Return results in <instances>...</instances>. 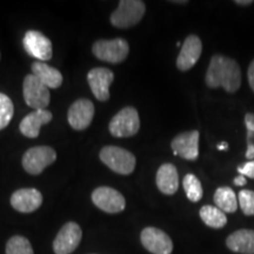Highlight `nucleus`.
<instances>
[{
  "mask_svg": "<svg viewBox=\"0 0 254 254\" xmlns=\"http://www.w3.org/2000/svg\"><path fill=\"white\" fill-rule=\"evenodd\" d=\"M23 43L27 55L38 59L39 62L45 63L52 58V43L41 32L27 31L25 33Z\"/></svg>",
  "mask_w": 254,
  "mask_h": 254,
  "instance_id": "obj_10",
  "label": "nucleus"
},
{
  "mask_svg": "<svg viewBox=\"0 0 254 254\" xmlns=\"http://www.w3.org/2000/svg\"><path fill=\"white\" fill-rule=\"evenodd\" d=\"M13 113L14 106L12 100L0 92V131L8 126L9 122L13 118Z\"/></svg>",
  "mask_w": 254,
  "mask_h": 254,
  "instance_id": "obj_25",
  "label": "nucleus"
},
{
  "mask_svg": "<svg viewBox=\"0 0 254 254\" xmlns=\"http://www.w3.org/2000/svg\"><path fill=\"white\" fill-rule=\"evenodd\" d=\"M94 117V105L90 99L81 98L69 106L67 120L69 126L75 131H84L91 125Z\"/></svg>",
  "mask_w": 254,
  "mask_h": 254,
  "instance_id": "obj_12",
  "label": "nucleus"
},
{
  "mask_svg": "<svg viewBox=\"0 0 254 254\" xmlns=\"http://www.w3.org/2000/svg\"><path fill=\"white\" fill-rule=\"evenodd\" d=\"M99 158L110 170L122 176H128L135 170L134 154L119 146H105L101 148Z\"/></svg>",
  "mask_w": 254,
  "mask_h": 254,
  "instance_id": "obj_2",
  "label": "nucleus"
},
{
  "mask_svg": "<svg viewBox=\"0 0 254 254\" xmlns=\"http://www.w3.org/2000/svg\"><path fill=\"white\" fill-rule=\"evenodd\" d=\"M92 52L97 59L109 64H120L128 57L129 45L123 38L97 40L92 46Z\"/></svg>",
  "mask_w": 254,
  "mask_h": 254,
  "instance_id": "obj_4",
  "label": "nucleus"
},
{
  "mask_svg": "<svg viewBox=\"0 0 254 254\" xmlns=\"http://www.w3.org/2000/svg\"><path fill=\"white\" fill-rule=\"evenodd\" d=\"M241 211L245 215H254V190H243L238 195Z\"/></svg>",
  "mask_w": 254,
  "mask_h": 254,
  "instance_id": "obj_26",
  "label": "nucleus"
},
{
  "mask_svg": "<svg viewBox=\"0 0 254 254\" xmlns=\"http://www.w3.org/2000/svg\"><path fill=\"white\" fill-rule=\"evenodd\" d=\"M0 58H1V55H0Z\"/></svg>",
  "mask_w": 254,
  "mask_h": 254,
  "instance_id": "obj_34",
  "label": "nucleus"
},
{
  "mask_svg": "<svg viewBox=\"0 0 254 254\" xmlns=\"http://www.w3.org/2000/svg\"><path fill=\"white\" fill-rule=\"evenodd\" d=\"M247 78H249V84L252 91L254 92V59L253 62L250 64L249 71H247Z\"/></svg>",
  "mask_w": 254,
  "mask_h": 254,
  "instance_id": "obj_29",
  "label": "nucleus"
},
{
  "mask_svg": "<svg viewBox=\"0 0 254 254\" xmlns=\"http://www.w3.org/2000/svg\"><path fill=\"white\" fill-rule=\"evenodd\" d=\"M145 12L146 5L141 0H122L111 14L110 21L117 28H129L140 23Z\"/></svg>",
  "mask_w": 254,
  "mask_h": 254,
  "instance_id": "obj_3",
  "label": "nucleus"
},
{
  "mask_svg": "<svg viewBox=\"0 0 254 254\" xmlns=\"http://www.w3.org/2000/svg\"><path fill=\"white\" fill-rule=\"evenodd\" d=\"M200 218L204 221L205 225H207L208 227L215 228H222L226 226L227 224V217L225 214V212H222L221 209H219L217 206L212 205H205L200 208Z\"/></svg>",
  "mask_w": 254,
  "mask_h": 254,
  "instance_id": "obj_22",
  "label": "nucleus"
},
{
  "mask_svg": "<svg viewBox=\"0 0 254 254\" xmlns=\"http://www.w3.org/2000/svg\"><path fill=\"white\" fill-rule=\"evenodd\" d=\"M218 150L224 151V150H228V144L227 142H221V144L218 145Z\"/></svg>",
  "mask_w": 254,
  "mask_h": 254,
  "instance_id": "obj_32",
  "label": "nucleus"
},
{
  "mask_svg": "<svg viewBox=\"0 0 254 254\" xmlns=\"http://www.w3.org/2000/svg\"><path fill=\"white\" fill-rule=\"evenodd\" d=\"M214 202L219 209L225 213H234L237 212L239 201H238L236 193L231 187L222 186L219 187L214 193Z\"/></svg>",
  "mask_w": 254,
  "mask_h": 254,
  "instance_id": "obj_21",
  "label": "nucleus"
},
{
  "mask_svg": "<svg viewBox=\"0 0 254 254\" xmlns=\"http://www.w3.org/2000/svg\"><path fill=\"white\" fill-rule=\"evenodd\" d=\"M43 204V194L37 189H20L12 193L11 205L20 213H32Z\"/></svg>",
  "mask_w": 254,
  "mask_h": 254,
  "instance_id": "obj_16",
  "label": "nucleus"
},
{
  "mask_svg": "<svg viewBox=\"0 0 254 254\" xmlns=\"http://www.w3.org/2000/svg\"><path fill=\"white\" fill-rule=\"evenodd\" d=\"M114 80V73L106 67H94L87 73V82L95 99L107 101L110 99V86Z\"/></svg>",
  "mask_w": 254,
  "mask_h": 254,
  "instance_id": "obj_13",
  "label": "nucleus"
},
{
  "mask_svg": "<svg viewBox=\"0 0 254 254\" xmlns=\"http://www.w3.org/2000/svg\"><path fill=\"white\" fill-rule=\"evenodd\" d=\"M183 186L190 201L198 202L199 200H201L202 194H204V190H202L201 183H200V180L194 176V174H186V176L184 177Z\"/></svg>",
  "mask_w": 254,
  "mask_h": 254,
  "instance_id": "obj_23",
  "label": "nucleus"
},
{
  "mask_svg": "<svg viewBox=\"0 0 254 254\" xmlns=\"http://www.w3.org/2000/svg\"><path fill=\"white\" fill-rule=\"evenodd\" d=\"M171 2H173V4H187V1H171Z\"/></svg>",
  "mask_w": 254,
  "mask_h": 254,
  "instance_id": "obj_33",
  "label": "nucleus"
},
{
  "mask_svg": "<svg viewBox=\"0 0 254 254\" xmlns=\"http://www.w3.org/2000/svg\"><path fill=\"white\" fill-rule=\"evenodd\" d=\"M157 187L163 194L173 195L179 187V174L173 164H163L155 176Z\"/></svg>",
  "mask_w": 254,
  "mask_h": 254,
  "instance_id": "obj_18",
  "label": "nucleus"
},
{
  "mask_svg": "<svg viewBox=\"0 0 254 254\" xmlns=\"http://www.w3.org/2000/svg\"><path fill=\"white\" fill-rule=\"evenodd\" d=\"M253 2L254 1H252V0H236V4L240 6H249L252 5Z\"/></svg>",
  "mask_w": 254,
  "mask_h": 254,
  "instance_id": "obj_31",
  "label": "nucleus"
},
{
  "mask_svg": "<svg viewBox=\"0 0 254 254\" xmlns=\"http://www.w3.org/2000/svg\"><path fill=\"white\" fill-rule=\"evenodd\" d=\"M202 52V43L195 34H190L184 41L182 50L177 58V67L179 71L186 72L195 65Z\"/></svg>",
  "mask_w": 254,
  "mask_h": 254,
  "instance_id": "obj_15",
  "label": "nucleus"
},
{
  "mask_svg": "<svg viewBox=\"0 0 254 254\" xmlns=\"http://www.w3.org/2000/svg\"><path fill=\"white\" fill-rule=\"evenodd\" d=\"M82 238L81 227L77 222L68 221L60 228L53 241V251L56 254H71L77 250Z\"/></svg>",
  "mask_w": 254,
  "mask_h": 254,
  "instance_id": "obj_9",
  "label": "nucleus"
},
{
  "mask_svg": "<svg viewBox=\"0 0 254 254\" xmlns=\"http://www.w3.org/2000/svg\"><path fill=\"white\" fill-rule=\"evenodd\" d=\"M23 94L25 103L31 109H34V111L46 110L50 105V88L45 86L33 73L24 78Z\"/></svg>",
  "mask_w": 254,
  "mask_h": 254,
  "instance_id": "obj_7",
  "label": "nucleus"
},
{
  "mask_svg": "<svg viewBox=\"0 0 254 254\" xmlns=\"http://www.w3.org/2000/svg\"><path fill=\"white\" fill-rule=\"evenodd\" d=\"M226 246L232 252L254 254V230H238L226 239Z\"/></svg>",
  "mask_w": 254,
  "mask_h": 254,
  "instance_id": "obj_19",
  "label": "nucleus"
},
{
  "mask_svg": "<svg viewBox=\"0 0 254 254\" xmlns=\"http://www.w3.org/2000/svg\"><path fill=\"white\" fill-rule=\"evenodd\" d=\"M32 72L45 86L49 88H58L63 84V74L58 69L47 65L44 62H34L32 64Z\"/></svg>",
  "mask_w": 254,
  "mask_h": 254,
  "instance_id": "obj_20",
  "label": "nucleus"
},
{
  "mask_svg": "<svg viewBox=\"0 0 254 254\" xmlns=\"http://www.w3.org/2000/svg\"><path fill=\"white\" fill-rule=\"evenodd\" d=\"M238 172H239L241 176H245L251 178V179H254V160H251L249 163L240 165V166L238 167Z\"/></svg>",
  "mask_w": 254,
  "mask_h": 254,
  "instance_id": "obj_28",
  "label": "nucleus"
},
{
  "mask_svg": "<svg viewBox=\"0 0 254 254\" xmlns=\"http://www.w3.org/2000/svg\"><path fill=\"white\" fill-rule=\"evenodd\" d=\"M110 133L116 138H128L140 129V118L134 107L127 106L113 117L109 125Z\"/></svg>",
  "mask_w": 254,
  "mask_h": 254,
  "instance_id": "obj_5",
  "label": "nucleus"
},
{
  "mask_svg": "<svg viewBox=\"0 0 254 254\" xmlns=\"http://www.w3.org/2000/svg\"><path fill=\"white\" fill-rule=\"evenodd\" d=\"M247 128V151L245 157L249 160H254V113H247L245 116Z\"/></svg>",
  "mask_w": 254,
  "mask_h": 254,
  "instance_id": "obj_27",
  "label": "nucleus"
},
{
  "mask_svg": "<svg viewBox=\"0 0 254 254\" xmlns=\"http://www.w3.org/2000/svg\"><path fill=\"white\" fill-rule=\"evenodd\" d=\"M5 251L6 254H34L30 241L27 238L21 236L9 238Z\"/></svg>",
  "mask_w": 254,
  "mask_h": 254,
  "instance_id": "obj_24",
  "label": "nucleus"
},
{
  "mask_svg": "<svg viewBox=\"0 0 254 254\" xmlns=\"http://www.w3.org/2000/svg\"><path fill=\"white\" fill-rule=\"evenodd\" d=\"M234 184H236L237 186H244L246 185L247 182H246V177L245 176H238L236 179H234Z\"/></svg>",
  "mask_w": 254,
  "mask_h": 254,
  "instance_id": "obj_30",
  "label": "nucleus"
},
{
  "mask_svg": "<svg viewBox=\"0 0 254 254\" xmlns=\"http://www.w3.org/2000/svg\"><path fill=\"white\" fill-rule=\"evenodd\" d=\"M52 119L53 116L49 110L33 111V112L28 113L26 117H24L19 125V129L23 135L36 139L39 135L41 126L51 123Z\"/></svg>",
  "mask_w": 254,
  "mask_h": 254,
  "instance_id": "obj_17",
  "label": "nucleus"
},
{
  "mask_svg": "<svg viewBox=\"0 0 254 254\" xmlns=\"http://www.w3.org/2000/svg\"><path fill=\"white\" fill-rule=\"evenodd\" d=\"M171 147L176 155L186 160H196L199 157V132L194 129L180 133L173 138Z\"/></svg>",
  "mask_w": 254,
  "mask_h": 254,
  "instance_id": "obj_14",
  "label": "nucleus"
},
{
  "mask_svg": "<svg viewBox=\"0 0 254 254\" xmlns=\"http://www.w3.org/2000/svg\"><path fill=\"white\" fill-rule=\"evenodd\" d=\"M57 160V152L51 146H34L23 155L24 170L31 176H39Z\"/></svg>",
  "mask_w": 254,
  "mask_h": 254,
  "instance_id": "obj_6",
  "label": "nucleus"
},
{
  "mask_svg": "<svg viewBox=\"0 0 254 254\" xmlns=\"http://www.w3.org/2000/svg\"><path fill=\"white\" fill-rule=\"evenodd\" d=\"M140 240L145 250L152 254H171L173 252L172 239L157 227H146L141 231Z\"/></svg>",
  "mask_w": 254,
  "mask_h": 254,
  "instance_id": "obj_11",
  "label": "nucleus"
},
{
  "mask_svg": "<svg viewBox=\"0 0 254 254\" xmlns=\"http://www.w3.org/2000/svg\"><path fill=\"white\" fill-rule=\"evenodd\" d=\"M92 201L105 213L117 214L126 207V200L122 193L110 186L97 187L92 192Z\"/></svg>",
  "mask_w": 254,
  "mask_h": 254,
  "instance_id": "obj_8",
  "label": "nucleus"
},
{
  "mask_svg": "<svg viewBox=\"0 0 254 254\" xmlns=\"http://www.w3.org/2000/svg\"><path fill=\"white\" fill-rule=\"evenodd\" d=\"M205 81L211 88L222 87L228 93H236L241 86L239 64L228 57L214 55L209 62Z\"/></svg>",
  "mask_w": 254,
  "mask_h": 254,
  "instance_id": "obj_1",
  "label": "nucleus"
}]
</instances>
